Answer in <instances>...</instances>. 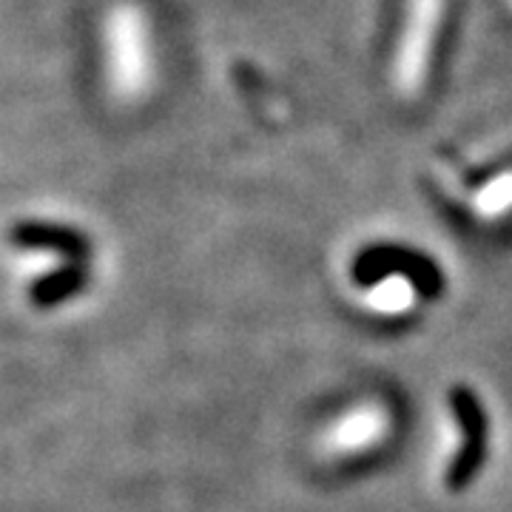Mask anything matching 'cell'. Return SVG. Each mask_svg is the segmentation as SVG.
<instances>
[{
    "label": "cell",
    "mask_w": 512,
    "mask_h": 512,
    "mask_svg": "<svg viewBox=\"0 0 512 512\" xmlns=\"http://www.w3.org/2000/svg\"><path fill=\"white\" fill-rule=\"evenodd\" d=\"M106 77L120 100L146 92L154 74L151 29L146 12L134 3H117L106 15Z\"/></svg>",
    "instance_id": "1"
},
{
    "label": "cell",
    "mask_w": 512,
    "mask_h": 512,
    "mask_svg": "<svg viewBox=\"0 0 512 512\" xmlns=\"http://www.w3.org/2000/svg\"><path fill=\"white\" fill-rule=\"evenodd\" d=\"M393 433V413L379 399H367L345 407L325 424L319 450L325 458L348 461L379 450Z\"/></svg>",
    "instance_id": "2"
},
{
    "label": "cell",
    "mask_w": 512,
    "mask_h": 512,
    "mask_svg": "<svg viewBox=\"0 0 512 512\" xmlns=\"http://www.w3.org/2000/svg\"><path fill=\"white\" fill-rule=\"evenodd\" d=\"M441 6L444 0H410L404 32L399 40V57H396V80L404 94H416L427 77L430 57L436 49L439 35Z\"/></svg>",
    "instance_id": "3"
},
{
    "label": "cell",
    "mask_w": 512,
    "mask_h": 512,
    "mask_svg": "<svg viewBox=\"0 0 512 512\" xmlns=\"http://www.w3.org/2000/svg\"><path fill=\"white\" fill-rule=\"evenodd\" d=\"M450 416L456 421L461 441L453 450V456L447 461V470H444V484L450 490H464L476 470H481V461H484V450H487V416H484V407L476 399L473 390L467 387H453L450 393Z\"/></svg>",
    "instance_id": "4"
},
{
    "label": "cell",
    "mask_w": 512,
    "mask_h": 512,
    "mask_svg": "<svg viewBox=\"0 0 512 512\" xmlns=\"http://www.w3.org/2000/svg\"><path fill=\"white\" fill-rule=\"evenodd\" d=\"M15 242L26 251L35 254H57L77 259L86 251V242L80 234H74L72 228L52 225V222H23L15 228Z\"/></svg>",
    "instance_id": "5"
},
{
    "label": "cell",
    "mask_w": 512,
    "mask_h": 512,
    "mask_svg": "<svg viewBox=\"0 0 512 512\" xmlns=\"http://www.w3.org/2000/svg\"><path fill=\"white\" fill-rule=\"evenodd\" d=\"M80 285H83V271L72 259V262H66L60 268L37 274L35 282H32V299H35L37 305H43V308H52L60 299L72 296Z\"/></svg>",
    "instance_id": "6"
},
{
    "label": "cell",
    "mask_w": 512,
    "mask_h": 512,
    "mask_svg": "<svg viewBox=\"0 0 512 512\" xmlns=\"http://www.w3.org/2000/svg\"><path fill=\"white\" fill-rule=\"evenodd\" d=\"M473 208H476L478 217L484 220H498L504 214L512 211V171L507 174H498L493 180L481 185L473 197Z\"/></svg>",
    "instance_id": "7"
},
{
    "label": "cell",
    "mask_w": 512,
    "mask_h": 512,
    "mask_svg": "<svg viewBox=\"0 0 512 512\" xmlns=\"http://www.w3.org/2000/svg\"><path fill=\"white\" fill-rule=\"evenodd\" d=\"M510 6H512V0H510Z\"/></svg>",
    "instance_id": "8"
}]
</instances>
